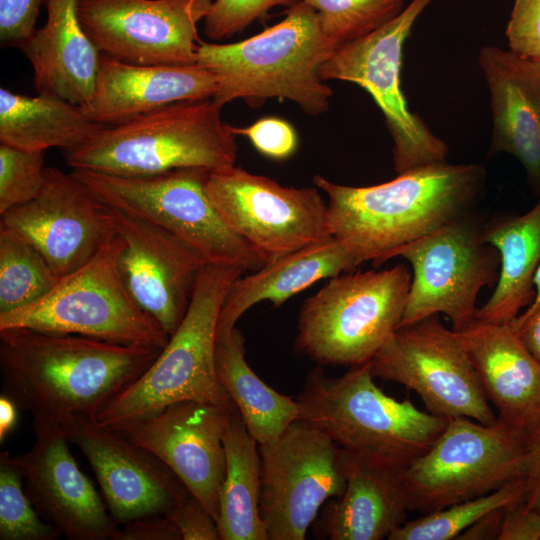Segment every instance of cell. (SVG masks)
<instances>
[{"mask_svg": "<svg viewBox=\"0 0 540 540\" xmlns=\"http://www.w3.org/2000/svg\"><path fill=\"white\" fill-rule=\"evenodd\" d=\"M162 349L27 328L0 330L2 394L33 419L94 417L135 382Z\"/></svg>", "mask_w": 540, "mask_h": 540, "instance_id": "obj_1", "label": "cell"}, {"mask_svg": "<svg viewBox=\"0 0 540 540\" xmlns=\"http://www.w3.org/2000/svg\"><path fill=\"white\" fill-rule=\"evenodd\" d=\"M487 181L480 164L437 163L415 168L390 181L366 187L313 178L328 197L333 237L360 264L378 267L393 250L473 212Z\"/></svg>", "mask_w": 540, "mask_h": 540, "instance_id": "obj_2", "label": "cell"}, {"mask_svg": "<svg viewBox=\"0 0 540 540\" xmlns=\"http://www.w3.org/2000/svg\"><path fill=\"white\" fill-rule=\"evenodd\" d=\"M336 49L315 9L299 1L287 8L282 21L248 39L199 43L196 64L214 75L218 88L212 99L220 107L244 99L256 108L279 98L318 116L328 110L333 94L320 69Z\"/></svg>", "mask_w": 540, "mask_h": 540, "instance_id": "obj_3", "label": "cell"}, {"mask_svg": "<svg viewBox=\"0 0 540 540\" xmlns=\"http://www.w3.org/2000/svg\"><path fill=\"white\" fill-rule=\"evenodd\" d=\"M374 378L370 361L339 377L313 369L296 398L298 419L350 455L400 473L429 450L448 419L385 394Z\"/></svg>", "mask_w": 540, "mask_h": 540, "instance_id": "obj_4", "label": "cell"}, {"mask_svg": "<svg viewBox=\"0 0 540 540\" xmlns=\"http://www.w3.org/2000/svg\"><path fill=\"white\" fill-rule=\"evenodd\" d=\"M221 109L213 99L185 100L104 126L64 150L65 162L72 169L123 177L235 165L236 134L222 120Z\"/></svg>", "mask_w": 540, "mask_h": 540, "instance_id": "obj_5", "label": "cell"}, {"mask_svg": "<svg viewBox=\"0 0 540 540\" xmlns=\"http://www.w3.org/2000/svg\"><path fill=\"white\" fill-rule=\"evenodd\" d=\"M243 274L234 266L202 267L179 327L150 367L96 413L97 424L120 432L186 400L237 409L218 380L215 350L222 304L232 283Z\"/></svg>", "mask_w": 540, "mask_h": 540, "instance_id": "obj_6", "label": "cell"}, {"mask_svg": "<svg viewBox=\"0 0 540 540\" xmlns=\"http://www.w3.org/2000/svg\"><path fill=\"white\" fill-rule=\"evenodd\" d=\"M411 280L405 264L330 278L300 308L296 349L320 365L369 362L399 328Z\"/></svg>", "mask_w": 540, "mask_h": 540, "instance_id": "obj_7", "label": "cell"}, {"mask_svg": "<svg viewBox=\"0 0 540 540\" xmlns=\"http://www.w3.org/2000/svg\"><path fill=\"white\" fill-rule=\"evenodd\" d=\"M539 451L497 417L491 424L450 418L429 450L398 474L408 511L426 514L489 494L523 478Z\"/></svg>", "mask_w": 540, "mask_h": 540, "instance_id": "obj_8", "label": "cell"}, {"mask_svg": "<svg viewBox=\"0 0 540 540\" xmlns=\"http://www.w3.org/2000/svg\"><path fill=\"white\" fill-rule=\"evenodd\" d=\"M116 235L87 263L61 276L43 297L0 313V330L27 328L163 349L170 336L135 302L119 269Z\"/></svg>", "mask_w": 540, "mask_h": 540, "instance_id": "obj_9", "label": "cell"}, {"mask_svg": "<svg viewBox=\"0 0 540 540\" xmlns=\"http://www.w3.org/2000/svg\"><path fill=\"white\" fill-rule=\"evenodd\" d=\"M211 170L179 169L144 177H123L72 169V173L111 207L134 213L183 241L209 264L255 271L265 262L234 233L206 191Z\"/></svg>", "mask_w": 540, "mask_h": 540, "instance_id": "obj_10", "label": "cell"}, {"mask_svg": "<svg viewBox=\"0 0 540 540\" xmlns=\"http://www.w3.org/2000/svg\"><path fill=\"white\" fill-rule=\"evenodd\" d=\"M484 224L474 212L390 252L411 266L412 280L399 327L442 313L459 332L474 320L479 292L496 284L497 249L483 239Z\"/></svg>", "mask_w": 540, "mask_h": 540, "instance_id": "obj_11", "label": "cell"}, {"mask_svg": "<svg viewBox=\"0 0 540 540\" xmlns=\"http://www.w3.org/2000/svg\"><path fill=\"white\" fill-rule=\"evenodd\" d=\"M432 1L412 0L383 27L336 49L320 69L323 81L352 82L372 96L393 140L394 169L398 174L447 162L449 155L447 144L410 111L400 81L404 43Z\"/></svg>", "mask_w": 540, "mask_h": 540, "instance_id": "obj_12", "label": "cell"}, {"mask_svg": "<svg viewBox=\"0 0 540 540\" xmlns=\"http://www.w3.org/2000/svg\"><path fill=\"white\" fill-rule=\"evenodd\" d=\"M259 453V509L268 540H304L320 507L344 492L351 455L299 419L259 445Z\"/></svg>", "mask_w": 540, "mask_h": 540, "instance_id": "obj_13", "label": "cell"}, {"mask_svg": "<svg viewBox=\"0 0 540 540\" xmlns=\"http://www.w3.org/2000/svg\"><path fill=\"white\" fill-rule=\"evenodd\" d=\"M374 377L415 391L430 413L491 424L496 417L456 332L438 314L399 327L370 360Z\"/></svg>", "mask_w": 540, "mask_h": 540, "instance_id": "obj_14", "label": "cell"}, {"mask_svg": "<svg viewBox=\"0 0 540 540\" xmlns=\"http://www.w3.org/2000/svg\"><path fill=\"white\" fill-rule=\"evenodd\" d=\"M206 191L225 224L265 263L332 236L317 187L282 186L232 165L211 170Z\"/></svg>", "mask_w": 540, "mask_h": 540, "instance_id": "obj_15", "label": "cell"}, {"mask_svg": "<svg viewBox=\"0 0 540 540\" xmlns=\"http://www.w3.org/2000/svg\"><path fill=\"white\" fill-rule=\"evenodd\" d=\"M212 0H78L77 13L100 53L137 65L197 62L198 23Z\"/></svg>", "mask_w": 540, "mask_h": 540, "instance_id": "obj_16", "label": "cell"}, {"mask_svg": "<svg viewBox=\"0 0 540 540\" xmlns=\"http://www.w3.org/2000/svg\"><path fill=\"white\" fill-rule=\"evenodd\" d=\"M45 184L32 200L1 214L0 227L30 242L57 275L91 260L115 235L113 207L72 172L46 167Z\"/></svg>", "mask_w": 540, "mask_h": 540, "instance_id": "obj_17", "label": "cell"}, {"mask_svg": "<svg viewBox=\"0 0 540 540\" xmlns=\"http://www.w3.org/2000/svg\"><path fill=\"white\" fill-rule=\"evenodd\" d=\"M35 442L23 454L0 459L16 466L37 512L70 540H114L118 523L80 470L60 424L33 419Z\"/></svg>", "mask_w": 540, "mask_h": 540, "instance_id": "obj_18", "label": "cell"}, {"mask_svg": "<svg viewBox=\"0 0 540 540\" xmlns=\"http://www.w3.org/2000/svg\"><path fill=\"white\" fill-rule=\"evenodd\" d=\"M69 442L87 458L113 519L125 524L164 515L189 491L155 454L93 417L74 415L60 423Z\"/></svg>", "mask_w": 540, "mask_h": 540, "instance_id": "obj_19", "label": "cell"}, {"mask_svg": "<svg viewBox=\"0 0 540 540\" xmlns=\"http://www.w3.org/2000/svg\"><path fill=\"white\" fill-rule=\"evenodd\" d=\"M232 411L186 400L118 433L164 462L217 522L226 474L223 437Z\"/></svg>", "mask_w": 540, "mask_h": 540, "instance_id": "obj_20", "label": "cell"}, {"mask_svg": "<svg viewBox=\"0 0 540 540\" xmlns=\"http://www.w3.org/2000/svg\"><path fill=\"white\" fill-rule=\"evenodd\" d=\"M123 246L118 264L139 307L171 336L188 310L202 267L208 262L192 247L150 221L114 208Z\"/></svg>", "mask_w": 540, "mask_h": 540, "instance_id": "obj_21", "label": "cell"}, {"mask_svg": "<svg viewBox=\"0 0 540 540\" xmlns=\"http://www.w3.org/2000/svg\"><path fill=\"white\" fill-rule=\"evenodd\" d=\"M479 64L490 92L492 137L488 157L507 153L525 170L540 198V60L489 45Z\"/></svg>", "mask_w": 540, "mask_h": 540, "instance_id": "obj_22", "label": "cell"}, {"mask_svg": "<svg viewBox=\"0 0 540 540\" xmlns=\"http://www.w3.org/2000/svg\"><path fill=\"white\" fill-rule=\"evenodd\" d=\"M456 332V331H455ZM503 422L540 448V362L510 324L474 320L456 332Z\"/></svg>", "mask_w": 540, "mask_h": 540, "instance_id": "obj_23", "label": "cell"}, {"mask_svg": "<svg viewBox=\"0 0 540 540\" xmlns=\"http://www.w3.org/2000/svg\"><path fill=\"white\" fill-rule=\"evenodd\" d=\"M217 88L198 64L137 65L100 53L93 93L81 108L100 125H116L176 102L212 99Z\"/></svg>", "mask_w": 540, "mask_h": 540, "instance_id": "obj_24", "label": "cell"}, {"mask_svg": "<svg viewBox=\"0 0 540 540\" xmlns=\"http://www.w3.org/2000/svg\"><path fill=\"white\" fill-rule=\"evenodd\" d=\"M77 1L44 0L47 20L20 49L32 66L37 94L82 106L93 93L100 52L80 23Z\"/></svg>", "mask_w": 540, "mask_h": 540, "instance_id": "obj_25", "label": "cell"}, {"mask_svg": "<svg viewBox=\"0 0 540 540\" xmlns=\"http://www.w3.org/2000/svg\"><path fill=\"white\" fill-rule=\"evenodd\" d=\"M360 265L355 255L335 237L309 244L265 263L231 285L222 304L217 337L236 327L255 304L268 300L275 307L317 281L352 271Z\"/></svg>", "mask_w": 540, "mask_h": 540, "instance_id": "obj_26", "label": "cell"}, {"mask_svg": "<svg viewBox=\"0 0 540 540\" xmlns=\"http://www.w3.org/2000/svg\"><path fill=\"white\" fill-rule=\"evenodd\" d=\"M399 473L351 455L347 484L323 515L331 540H381L406 520Z\"/></svg>", "mask_w": 540, "mask_h": 540, "instance_id": "obj_27", "label": "cell"}, {"mask_svg": "<svg viewBox=\"0 0 540 540\" xmlns=\"http://www.w3.org/2000/svg\"><path fill=\"white\" fill-rule=\"evenodd\" d=\"M483 239L500 255L499 277L475 319L511 324L535 298L534 278L540 266V198L522 215H500L484 224Z\"/></svg>", "mask_w": 540, "mask_h": 540, "instance_id": "obj_28", "label": "cell"}, {"mask_svg": "<svg viewBox=\"0 0 540 540\" xmlns=\"http://www.w3.org/2000/svg\"><path fill=\"white\" fill-rule=\"evenodd\" d=\"M215 361L220 384L259 445L275 441L298 420L296 399L271 388L249 366L245 339L237 327L217 337Z\"/></svg>", "mask_w": 540, "mask_h": 540, "instance_id": "obj_29", "label": "cell"}, {"mask_svg": "<svg viewBox=\"0 0 540 540\" xmlns=\"http://www.w3.org/2000/svg\"><path fill=\"white\" fill-rule=\"evenodd\" d=\"M81 106L58 97L0 89V143L45 152L76 147L103 128Z\"/></svg>", "mask_w": 540, "mask_h": 540, "instance_id": "obj_30", "label": "cell"}, {"mask_svg": "<svg viewBox=\"0 0 540 540\" xmlns=\"http://www.w3.org/2000/svg\"><path fill=\"white\" fill-rule=\"evenodd\" d=\"M223 442L226 474L217 521L221 540H268L259 509V444L248 432L237 409L229 414Z\"/></svg>", "mask_w": 540, "mask_h": 540, "instance_id": "obj_31", "label": "cell"}, {"mask_svg": "<svg viewBox=\"0 0 540 540\" xmlns=\"http://www.w3.org/2000/svg\"><path fill=\"white\" fill-rule=\"evenodd\" d=\"M45 257L16 232L0 227V313L26 306L59 281Z\"/></svg>", "mask_w": 540, "mask_h": 540, "instance_id": "obj_32", "label": "cell"}, {"mask_svg": "<svg viewBox=\"0 0 540 540\" xmlns=\"http://www.w3.org/2000/svg\"><path fill=\"white\" fill-rule=\"evenodd\" d=\"M525 493L523 478L506 483L501 488L446 508L405 521L388 537L389 540H452L489 512L522 501Z\"/></svg>", "mask_w": 540, "mask_h": 540, "instance_id": "obj_33", "label": "cell"}, {"mask_svg": "<svg viewBox=\"0 0 540 540\" xmlns=\"http://www.w3.org/2000/svg\"><path fill=\"white\" fill-rule=\"evenodd\" d=\"M300 1L315 9L324 34L337 49L378 30L404 10V0Z\"/></svg>", "mask_w": 540, "mask_h": 540, "instance_id": "obj_34", "label": "cell"}, {"mask_svg": "<svg viewBox=\"0 0 540 540\" xmlns=\"http://www.w3.org/2000/svg\"><path fill=\"white\" fill-rule=\"evenodd\" d=\"M23 476L13 464L0 459V539L57 540L62 534L40 518L26 490Z\"/></svg>", "mask_w": 540, "mask_h": 540, "instance_id": "obj_35", "label": "cell"}, {"mask_svg": "<svg viewBox=\"0 0 540 540\" xmlns=\"http://www.w3.org/2000/svg\"><path fill=\"white\" fill-rule=\"evenodd\" d=\"M44 152L0 143V215L34 199L46 179Z\"/></svg>", "mask_w": 540, "mask_h": 540, "instance_id": "obj_36", "label": "cell"}, {"mask_svg": "<svg viewBox=\"0 0 540 540\" xmlns=\"http://www.w3.org/2000/svg\"><path fill=\"white\" fill-rule=\"evenodd\" d=\"M300 0H215L204 18V34L219 41L243 31L257 19H264L275 6L290 7Z\"/></svg>", "mask_w": 540, "mask_h": 540, "instance_id": "obj_37", "label": "cell"}, {"mask_svg": "<svg viewBox=\"0 0 540 540\" xmlns=\"http://www.w3.org/2000/svg\"><path fill=\"white\" fill-rule=\"evenodd\" d=\"M236 135L246 136L262 155L284 160L294 154L298 139L294 128L276 117H265L246 128H235Z\"/></svg>", "mask_w": 540, "mask_h": 540, "instance_id": "obj_38", "label": "cell"}, {"mask_svg": "<svg viewBox=\"0 0 540 540\" xmlns=\"http://www.w3.org/2000/svg\"><path fill=\"white\" fill-rule=\"evenodd\" d=\"M505 34L511 51L540 60V0H515Z\"/></svg>", "mask_w": 540, "mask_h": 540, "instance_id": "obj_39", "label": "cell"}, {"mask_svg": "<svg viewBox=\"0 0 540 540\" xmlns=\"http://www.w3.org/2000/svg\"><path fill=\"white\" fill-rule=\"evenodd\" d=\"M44 0H0V42L2 47H19L36 30Z\"/></svg>", "mask_w": 540, "mask_h": 540, "instance_id": "obj_40", "label": "cell"}, {"mask_svg": "<svg viewBox=\"0 0 540 540\" xmlns=\"http://www.w3.org/2000/svg\"><path fill=\"white\" fill-rule=\"evenodd\" d=\"M166 515L178 529L182 540H221L216 520L190 493Z\"/></svg>", "mask_w": 540, "mask_h": 540, "instance_id": "obj_41", "label": "cell"}, {"mask_svg": "<svg viewBox=\"0 0 540 540\" xmlns=\"http://www.w3.org/2000/svg\"><path fill=\"white\" fill-rule=\"evenodd\" d=\"M498 540H540V512L522 501L508 505Z\"/></svg>", "mask_w": 540, "mask_h": 540, "instance_id": "obj_42", "label": "cell"}, {"mask_svg": "<svg viewBox=\"0 0 540 540\" xmlns=\"http://www.w3.org/2000/svg\"><path fill=\"white\" fill-rule=\"evenodd\" d=\"M181 535L169 517L148 515L136 518L119 528L114 540H180Z\"/></svg>", "mask_w": 540, "mask_h": 540, "instance_id": "obj_43", "label": "cell"}, {"mask_svg": "<svg viewBox=\"0 0 540 540\" xmlns=\"http://www.w3.org/2000/svg\"><path fill=\"white\" fill-rule=\"evenodd\" d=\"M510 325L525 348L540 362V304L525 309Z\"/></svg>", "mask_w": 540, "mask_h": 540, "instance_id": "obj_44", "label": "cell"}, {"mask_svg": "<svg viewBox=\"0 0 540 540\" xmlns=\"http://www.w3.org/2000/svg\"><path fill=\"white\" fill-rule=\"evenodd\" d=\"M507 507V506H506ZM506 507L495 509L484 515L468 529H466L457 539L460 540H498L504 510Z\"/></svg>", "mask_w": 540, "mask_h": 540, "instance_id": "obj_45", "label": "cell"}, {"mask_svg": "<svg viewBox=\"0 0 540 540\" xmlns=\"http://www.w3.org/2000/svg\"><path fill=\"white\" fill-rule=\"evenodd\" d=\"M523 480L525 493L522 502L540 512V451Z\"/></svg>", "mask_w": 540, "mask_h": 540, "instance_id": "obj_46", "label": "cell"}, {"mask_svg": "<svg viewBox=\"0 0 540 540\" xmlns=\"http://www.w3.org/2000/svg\"><path fill=\"white\" fill-rule=\"evenodd\" d=\"M16 404L6 395L0 397V441L3 442L7 434L13 429L17 413Z\"/></svg>", "mask_w": 540, "mask_h": 540, "instance_id": "obj_47", "label": "cell"}, {"mask_svg": "<svg viewBox=\"0 0 540 540\" xmlns=\"http://www.w3.org/2000/svg\"><path fill=\"white\" fill-rule=\"evenodd\" d=\"M534 287H535V298H534L533 303L527 308H534L540 304V266L534 278Z\"/></svg>", "mask_w": 540, "mask_h": 540, "instance_id": "obj_48", "label": "cell"}]
</instances>
